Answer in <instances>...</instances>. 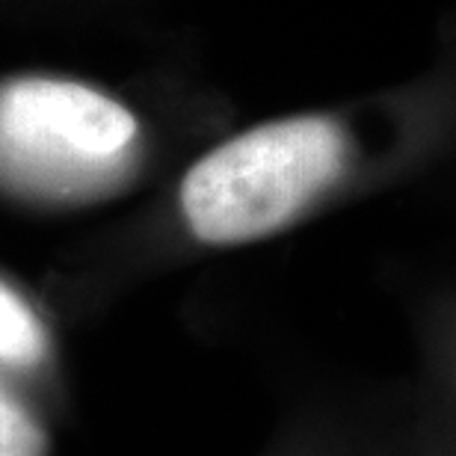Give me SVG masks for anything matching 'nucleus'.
I'll use <instances>...</instances> for the list:
<instances>
[{
  "instance_id": "f257e3e1",
  "label": "nucleus",
  "mask_w": 456,
  "mask_h": 456,
  "mask_svg": "<svg viewBox=\"0 0 456 456\" xmlns=\"http://www.w3.org/2000/svg\"><path fill=\"white\" fill-rule=\"evenodd\" d=\"M346 151V134L335 118L294 116L258 125L216 145L187 172L181 211L202 243L261 240L341 178Z\"/></svg>"
},
{
  "instance_id": "f03ea898",
  "label": "nucleus",
  "mask_w": 456,
  "mask_h": 456,
  "mask_svg": "<svg viewBox=\"0 0 456 456\" xmlns=\"http://www.w3.org/2000/svg\"><path fill=\"white\" fill-rule=\"evenodd\" d=\"M136 118L110 95L71 80L0 84V187L18 196L93 199L134 167Z\"/></svg>"
},
{
  "instance_id": "7ed1b4c3",
  "label": "nucleus",
  "mask_w": 456,
  "mask_h": 456,
  "mask_svg": "<svg viewBox=\"0 0 456 456\" xmlns=\"http://www.w3.org/2000/svg\"><path fill=\"white\" fill-rule=\"evenodd\" d=\"M48 350L42 321L6 281H0V362L36 364Z\"/></svg>"
},
{
  "instance_id": "20e7f679",
  "label": "nucleus",
  "mask_w": 456,
  "mask_h": 456,
  "mask_svg": "<svg viewBox=\"0 0 456 456\" xmlns=\"http://www.w3.org/2000/svg\"><path fill=\"white\" fill-rule=\"evenodd\" d=\"M45 436L24 403L0 388V456H42Z\"/></svg>"
}]
</instances>
